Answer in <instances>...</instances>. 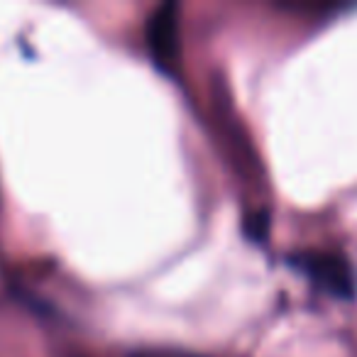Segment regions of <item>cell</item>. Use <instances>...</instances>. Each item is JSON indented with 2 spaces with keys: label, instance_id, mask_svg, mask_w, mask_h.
Instances as JSON below:
<instances>
[{
  "label": "cell",
  "instance_id": "3957f363",
  "mask_svg": "<svg viewBox=\"0 0 357 357\" xmlns=\"http://www.w3.org/2000/svg\"><path fill=\"white\" fill-rule=\"evenodd\" d=\"M243 233L250 243H264L269 238V213L267 211H252L245 215Z\"/></svg>",
  "mask_w": 357,
  "mask_h": 357
},
{
  "label": "cell",
  "instance_id": "7a4b0ae2",
  "mask_svg": "<svg viewBox=\"0 0 357 357\" xmlns=\"http://www.w3.org/2000/svg\"><path fill=\"white\" fill-rule=\"evenodd\" d=\"M291 264L301 274H306L318 289L328 291L335 298H355L357 296V277L355 269L337 255H296Z\"/></svg>",
  "mask_w": 357,
  "mask_h": 357
},
{
  "label": "cell",
  "instance_id": "6da1fadb",
  "mask_svg": "<svg viewBox=\"0 0 357 357\" xmlns=\"http://www.w3.org/2000/svg\"><path fill=\"white\" fill-rule=\"evenodd\" d=\"M147 50L154 66L162 74L176 76L178 69V8L176 3H164L154 8L144 27Z\"/></svg>",
  "mask_w": 357,
  "mask_h": 357
}]
</instances>
